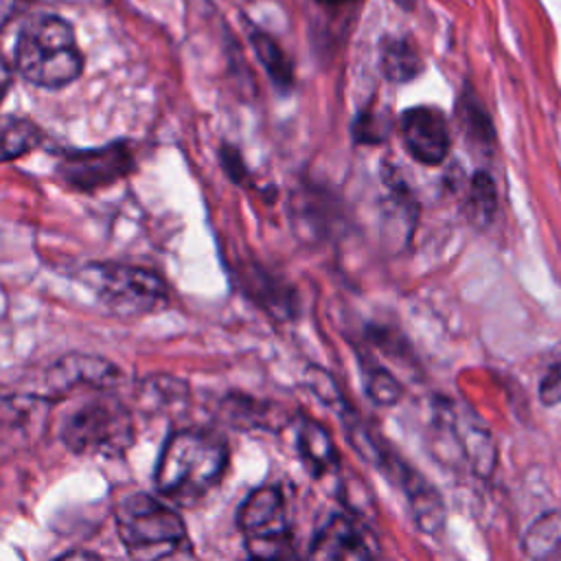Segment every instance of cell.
Here are the masks:
<instances>
[{"mask_svg": "<svg viewBox=\"0 0 561 561\" xmlns=\"http://www.w3.org/2000/svg\"><path fill=\"white\" fill-rule=\"evenodd\" d=\"M305 381H307V388H309L324 405L335 408V410L346 408V403H344V399H342V394H340V390H337L333 377H331L327 370H322L320 366H311V368L305 373Z\"/></svg>", "mask_w": 561, "mask_h": 561, "instance_id": "obj_24", "label": "cell"}, {"mask_svg": "<svg viewBox=\"0 0 561 561\" xmlns=\"http://www.w3.org/2000/svg\"><path fill=\"white\" fill-rule=\"evenodd\" d=\"M248 42H250L256 59L261 61L263 70L267 72L270 81L276 85V90L289 92L296 83L294 64L287 57V53L283 50V46L276 42V37H272L267 31L250 26L248 28Z\"/></svg>", "mask_w": 561, "mask_h": 561, "instance_id": "obj_17", "label": "cell"}, {"mask_svg": "<svg viewBox=\"0 0 561 561\" xmlns=\"http://www.w3.org/2000/svg\"><path fill=\"white\" fill-rule=\"evenodd\" d=\"M377 462L388 467L390 476H394L399 480V484L403 486L416 526L423 533L440 530L445 524V504H443V497L438 495V491L414 469H408L401 460H394V458L386 456L383 451Z\"/></svg>", "mask_w": 561, "mask_h": 561, "instance_id": "obj_12", "label": "cell"}, {"mask_svg": "<svg viewBox=\"0 0 561 561\" xmlns=\"http://www.w3.org/2000/svg\"><path fill=\"white\" fill-rule=\"evenodd\" d=\"M351 134L357 145H379L388 136V123L377 112L366 110L355 116Z\"/></svg>", "mask_w": 561, "mask_h": 561, "instance_id": "obj_23", "label": "cell"}, {"mask_svg": "<svg viewBox=\"0 0 561 561\" xmlns=\"http://www.w3.org/2000/svg\"><path fill=\"white\" fill-rule=\"evenodd\" d=\"M298 454L313 478L331 473L340 462L331 434L309 416H305L298 427Z\"/></svg>", "mask_w": 561, "mask_h": 561, "instance_id": "obj_15", "label": "cell"}, {"mask_svg": "<svg viewBox=\"0 0 561 561\" xmlns=\"http://www.w3.org/2000/svg\"><path fill=\"white\" fill-rule=\"evenodd\" d=\"M116 528L131 561H197L180 513L149 493H129L118 502Z\"/></svg>", "mask_w": 561, "mask_h": 561, "instance_id": "obj_3", "label": "cell"}, {"mask_svg": "<svg viewBox=\"0 0 561 561\" xmlns=\"http://www.w3.org/2000/svg\"><path fill=\"white\" fill-rule=\"evenodd\" d=\"M55 561H103V559L92 554V552H85V550H72V552H66V554L57 557Z\"/></svg>", "mask_w": 561, "mask_h": 561, "instance_id": "obj_28", "label": "cell"}, {"mask_svg": "<svg viewBox=\"0 0 561 561\" xmlns=\"http://www.w3.org/2000/svg\"><path fill=\"white\" fill-rule=\"evenodd\" d=\"M379 70L390 83H410L423 70L421 53L410 35H383L379 42Z\"/></svg>", "mask_w": 561, "mask_h": 561, "instance_id": "obj_14", "label": "cell"}, {"mask_svg": "<svg viewBox=\"0 0 561 561\" xmlns=\"http://www.w3.org/2000/svg\"><path fill=\"white\" fill-rule=\"evenodd\" d=\"M458 121L467 142L489 153L493 147V125L471 88H465L458 99Z\"/></svg>", "mask_w": 561, "mask_h": 561, "instance_id": "obj_19", "label": "cell"}, {"mask_svg": "<svg viewBox=\"0 0 561 561\" xmlns=\"http://www.w3.org/2000/svg\"><path fill=\"white\" fill-rule=\"evenodd\" d=\"M522 550L530 561H561V511H543L526 528Z\"/></svg>", "mask_w": 561, "mask_h": 561, "instance_id": "obj_18", "label": "cell"}, {"mask_svg": "<svg viewBox=\"0 0 561 561\" xmlns=\"http://www.w3.org/2000/svg\"><path fill=\"white\" fill-rule=\"evenodd\" d=\"M11 83V64L7 59H2V94H7Z\"/></svg>", "mask_w": 561, "mask_h": 561, "instance_id": "obj_29", "label": "cell"}, {"mask_svg": "<svg viewBox=\"0 0 561 561\" xmlns=\"http://www.w3.org/2000/svg\"><path fill=\"white\" fill-rule=\"evenodd\" d=\"M22 2H24V0H0V13H2L0 24H2V28L11 22V18H13V15H18V11H20Z\"/></svg>", "mask_w": 561, "mask_h": 561, "instance_id": "obj_27", "label": "cell"}, {"mask_svg": "<svg viewBox=\"0 0 561 561\" xmlns=\"http://www.w3.org/2000/svg\"><path fill=\"white\" fill-rule=\"evenodd\" d=\"M436 427L440 436H447L451 445L458 449L460 458L469 465V469L489 478L497 465V447L491 432L484 423L465 405L454 401H440L436 405Z\"/></svg>", "mask_w": 561, "mask_h": 561, "instance_id": "obj_8", "label": "cell"}, {"mask_svg": "<svg viewBox=\"0 0 561 561\" xmlns=\"http://www.w3.org/2000/svg\"><path fill=\"white\" fill-rule=\"evenodd\" d=\"M219 160H221V167H224V173L239 186H252V178H250V171L245 167V160L243 156L239 153V149L234 145H228L224 142L221 149H219Z\"/></svg>", "mask_w": 561, "mask_h": 561, "instance_id": "obj_25", "label": "cell"}, {"mask_svg": "<svg viewBox=\"0 0 561 561\" xmlns=\"http://www.w3.org/2000/svg\"><path fill=\"white\" fill-rule=\"evenodd\" d=\"M366 392L379 405H394L401 399L403 388L392 373L381 366H373L366 373Z\"/></svg>", "mask_w": 561, "mask_h": 561, "instance_id": "obj_22", "label": "cell"}, {"mask_svg": "<svg viewBox=\"0 0 561 561\" xmlns=\"http://www.w3.org/2000/svg\"><path fill=\"white\" fill-rule=\"evenodd\" d=\"M228 467V445L206 430H178L160 451L156 486L164 497L193 502L219 484Z\"/></svg>", "mask_w": 561, "mask_h": 561, "instance_id": "obj_2", "label": "cell"}, {"mask_svg": "<svg viewBox=\"0 0 561 561\" xmlns=\"http://www.w3.org/2000/svg\"><path fill=\"white\" fill-rule=\"evenodd\" d=\"M237 287L248 300L263 309L274 320H294L298 316V294L283 276H276L265 265L243 263L234 272Z\"/></svg>", "mask_w": 561, "mask_h": 561, "instance_id": "obj_11", "label": "cell"}, {"mask_svg": "<svg viewBox=\"0 0 561 561\" xmlns=\"http://www.w3.org/2000/svg\"><path fill=\"white\" fill-rule=\"evenodd\" d=\"M136 167V145L118 138L99 147L64 151L55 164V178L70 191L92 193L125 180Z\"/></svg>", "mask_w": 561, "mask_h": 561, "instance_id": "obj_7", "label": "cell"}, {"mask_svg": "<svg viewBox=\"0 0 561 561\" xmlns=\"http://www.w3.org/2000/svg\"><path fill=\"white\" fill-rule=\"evenodd\" d=\"M221 412L226 414L228 423L237 427H263V430H278L289 423V412L280 405L270 401H256L243 394H230L221 403Z\"/></svg>", "mask_w": 561, "mask_h": 561, "instance_id": "obj_16", "label": "cell"}, {"mask_svg": "<svg viewBox=\"0 0 561 561\" xmlns=\"http://www.w3.org/2000/svg\"><path fill=\"white\" fill-rule=\"evenodd\" d=\"M539 401L543 405H559L561 403V359H557L543 373L539 381Z\"/></svg>", "mask_w": 561, "mask_h": 561, "instance_id": "obj_26", "label": "cell"}, {"mask_svg": "<svg viewBox=\"0 0 561 561\" xmlns=\"http://www.w3.org/2000/svg\"><path fill=\"white\" fill-rule=\"evenodd\" d=\"M237 526L252 561H291V530L278 486L267 484L250 491L237 511Z\"/></svg>", "mask_w": 561, "mask_h": 561, "instance_id": "obj_6", "label": "cell"}, {"mask_svg": "<svg viewBox=\"0 0 561 561\" xmlns=\"http://www.w3.org/2000/svg\"><path fill=\"white\" fill-rule=\"evenodd\" d=\"M13 70L44 90L75 83L83 72V53L72 24L53 11L31 13L15 35Z\"/></svg>", "mask_w": 561, "mask_h": 561, "instance_id": "obj_1", "label": "cell"}, {"mask_svg": "<svg viewBox=\"0 0 561 561\" xmlns=\"http://www.w3.org/2000/svg\"><path fill=\"white\" fill-rule=\"evenodd\" d=\"M77 278L116 318H142L169 307L167 280L142 265L92 261L79 270Z\"/></svg>", "mask_w": 561, "mask_h": 561, "instance_id": "obj_4", "label": "cell"}, {"mask_svg": "<svg viewBox=\"0 0 561 561\" xmlns=\"http://www.w3.org/2000/svg\"><path fill=\"white\" fill-rule=\"evenodd\" d=\"M2 162H13L22 156H26L28 151L37 149L44 134L42 129L24 116H15V114H4L2 116Z\"/></svg>", "mask_w": 561, "mask_h": 561, "instance_id": "obj_20", "label": "cell"}, {"mask_svg": "<svg viewBox=\"0 0 561 561\" xmlns=\"http://www.w3.org/2000/svg\"><path fill=\"white\" fill-rule=\"evenodd\" d=\"M320 7H324V9H340V7H346V4H351L353 0H316Z\"/></svg>", "mask_w": 561, "mask_h": 561, "instance_id": "obj_30", "label": "cell"}, {"mask_svg": "<svg viewBox=\"0 0 561 561\" xmlns=\"http://www.w3.org/2000/svg\"><path fill=\"white\" fill-rule=\"evenodd\" d=\"M121 379L123 373L114 362L90 353H68L46 370L44 386L48 394L59 397L77 388L105 390L116 386Z\"/></svg>", "mask_w": 561, "mask_h": 561, "instance_id": "obj_10", "label": "cell"}, {"mask_svg": "<svg viewBox=\"0 0 561 561\" xmlns=\"http://www.w3.org/2000/svg\"><path fill=\"white\" fill-rule=\"evenodd\" d=\"M399 134L405 151L425 167H438L449 156V123L434 105H412L403 110L399 116Z\"/></svg>", "mask_w": 561, "mask_h": 561, "instance_id": "obj_9", "label": "cell"}, {"mask_svg": "<svg viewBox=\"0 0 561 561\" xmlns=\"http://www.w3.org/2000/svg\"><path fill=\"white\" fill-rule=\"evenodd\" d=\"M469 215L476 224L486 226L495 210H497V188L493 178L486 171H476L469 182V195H467Z\"/></svg>", "mask_w": 561, "mask_h": 561, "instance_id": "obj_21", "label": "cell"}, {"mask_svg": "<svg viewBox=\"0 0 561 561\" xmlns=\"http://www.w3.org/2000/svg\"><path fill=\"white\" fill-rule=\"evenodd\" d=\"M309 561H375L364 533L346 515H333L316 535Z\"/></svg>", "mask_w": 561, "mask_h": 561, "instance_id": "obj_13", "label": "cell"}, {"mask_svg": "<svg viewBox=\"0 0 561 561\" xmlns=\"http://www.w3.org/2000/svg\"><path fill=\"white\" fill-rule=\"evenodd\" d=\"M61 440L75 454L116 458L134 443V419L116 397H96L66 416Z\"/></svg>", "mask_w": 561, "mask_h": 561, "instance_id": "obj_5", "label": "cell"}]
</instances>
